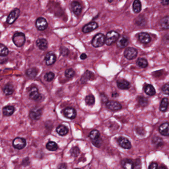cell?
<instances>
[{"mask_svg": "<svg viewBox=\"0 0 169 169\" xmlns=\"http://www.w3.org/2000/svg\"><path fill=\"white\" fill-rule=\"evenodd\" d=\"M89 137L90 138L93 144L96 147H100L102 145V139L101 138V135L99 131L94 129L89 133Z\"/></svg>", "mask_w": 169, "mask_h": 169, "instance_id": "6da1fadb", "label": "cell"}, {"mask_svg": "<svg viewBox=\"0 0 169 169\" xmlns=\"http://www.w3.org/2000/svg\"><path fill=\"white\" fill-rule=\"evenodd\" d=\"M13 41L18 47H21L26 42V36L23 33L16 32L13 36Z\"/></svg>", "mask_w": 169, "mask_h": 169, "instance_id": "7a4b0ae2", "label": "cell"}, {"mask_svg": "<svg viewBox=\"0 0 169 169\" xmlns=\"http://www.w3.org/2000/svg\"><path fill=\"white\" fill-rule=\"evenodd\" d=\"M119 34L115 31H111L107 33L105 37V43L108 46L112 45L116 42L119 38Z\"/></svg>", "mask_w": 169, "mask_h": 169, "instance_id": "3957f363", "label": "cell"}, {"mask_svg": "<svg viewBox=\"0 0 169 169\" xmlns=\"http://www.w3.org/2000/svg\"><path fill=\"white\" fill-rule=\"evenodd\" d=\"M91 43L94 47H101L105 43V36L102 33L97 34L93 38Z\"/></svg>", "mask_w": 169, "mask_h": 169, "instance_id": "277c9868", "label": "cell"}, {"mask_svg": "<svg viewBox=\"0 0 169 169\" xmlns=\"http://www.w3.org/2000/svg\"><path fill=\"white\" fill-rule=\"evenodd\" d=\"M20 9L17 8L13 9V11H11L7 16V22L9 24H13L18 19V16H20Z\"/></svg>", "mask_w": 169, "mask_h": 169, "instance_id": "5b68a950", "label": "cell"}, {"mask_svg": "<svg viewBox=\"0 0 169 169\" xmlns=\"http://www.w3.org/2000/svg\"><path fill=\"white\" fill-rule=\"evenodd\" d=\"M28 96L29 98L33 100H40L41 98V95L39 92L38 89L35 86H32V87L29 88L28 91Z\"/></svg>", "mask_w": 169, "mask_h": 169, "instance_id": "8992f818", "label": "cell"}, {"mask_svg": "<svg viewBox=\"0 0 169 169\" xmlns=\"http://www.w3.org/2000/svg\"><path fill=\"white\" fill-rule=\"evenodd\" d=\"M26 145V141L24 138L18 137L13 141V145L15 149L21 150L24 149Z\"/></svg>", "mask_w": 169, "mask_h": 169, "instance_id": "52a82bcc", "label": "cell"}, {"mask_svg": "<svg viewBox=\"0 0 169 169\" xmlns=\"http://www.w3.org/2000/svg\"><path fill=\"white\" fill-rule=\"evenodd\" d=\"M138 52L136 49L134 48H127L125 49L124 52V56L128 60H133L137 56Z\"/></svg>", "mask_w": 169, "mask_h": 169, "instance_id": "ba28073f", "label": "cell"}, {"mask_svg": "<svg viewBox=\"0 0 169 169\" xmlns=\"http://www.w3.org/2000/svg\"><path fill=\"white\" fill-rule=\"evenodd\" d=\"M63 113L65 118L71 120L74 119L76 116V110L73 108H65L63 110Z\"/></svg>", "mask_w": 169, "mask_h": 169, "instance_id": "9c48e42d", "label": "cell"}, {"mask_svg": "<svg viewBox=\"0 0 169 169\" xmlns=\"http://www.w3.org/2000/svg\"><path fill=\"white\" fill-rule=\"evenodd\" d=\"M35 25L37 28L40 30L43 31L45 30L48 26V23L47 20H46L45 18L40 17L38 18L36 20Z\"/></svg>", "mask_w": 169, "mask_h": 169, "instance_id": "30bf717a", "label": "cell"}, {"mask_svg": "<svg viewBox=\"0 0 169 169\" xmlns=\"http://www.w3.org/2000/svg\"><path fill=\"white\" fill-rule=\"evenodd\" d=\"M42 111L41 109L35 108L29 113V116L30 119L33 121H37L39 120L42 116Z\"/></svg>", "mask_w": 169, "mask_h": 169, "instance_id": "8fae6325", "label": "cell"}, {"mask_svg": "<svg viewBox=\"0 0 169 169\" xmlns=\"http://www.w3.org/2000/svg\"><path fill=\"white\" fill-rule=\"evenodd\" d=\"M106 107L112 111H118L122 108V106L119 102L116 101H109L106 103Z\"/></svg>", "mask_w": 169, "mask_h": 169, "instance_id": "7c38bea8", "label": "cell"}, {"mask_svg": "<svg viewBox=\"0 0 169 169\" xmlns=\"http://www.w3.org/2000/svg\"><path fill=\"white\" fill-rule=\"evenodd\" d=\"M117 141L120 146L124 149H130L131 148V142L127 138L124 137H120L118 139Z\"/></svg>", "mask_w": 169, "mask_h": 169, "instance_id": "4fadbf2b", "label": "cell"}, {"mask_svg": "<svg viewBox=\"0 0 169 169\" xmlns=\"http://www.w3.org/2000/svg\"><path fill=\"white\" fill-rule=\"evenodd\" d=\"M71 9L75 15L78 16L80 15L82 11V7L79 3L73 1L71 3Z\"/></svg>", "mask_w": 169, "mask_h": 169, "instance_id": "5bb4252c", "label": "cell"}, {"mask_svg": "<svg viewBox=\"0 0 169 169\" xmlns=\"http://www.w3.org/2000/svg\"><path fill=\"white\" fill-rule=\"evenodd\" d=\"M98 27V24L95 22H91L84 26L82 28V31L85 33H89L97 29Z\"/></svg>", "mask_w": 169, "mask_h": 169, "instance_id": "9a60e30c", "label": "cell"}, {"mask_svg": "<svg viewBox=\"0 0 169 169\" xmlns=\"http://www.w3.org/2000/svg\"><path fill=\"white\" fill-rule=\"evenodd\" d=\"M56 61V56L53 52H49L46 55L45 61L48 65H52Z\"/></svg>", "mask_w": 169, "mask_h": 169, "instance_id": "2e32d148", "label": "cell"}, {"mask_svg": "<svg viewBox=\"0 0 169 169\" xmlns=\"http://www.w3.org/2000/svg\"><path fill=\"white\" fill-rule=\"evenodd\" d=\"M138 40L143 44H148L151 41V37L148 33L146 32H141L138 34Z\"/></svg>", "mask_w": 169, "mask_h": 169, "instance_id": "e0dca14e", "label": "cell"}, {"mask_svg": "<svg viewBox=\"0 0 169 169\" xmlns=\"http://www.w3.org/2000/svg\"><path fill=\"white\" fill-rule=\"evenodd\" d=\"M121 165L124 169H134V163L129 159H124L121 161Z\"/></svg>", "mask_w": 169, "mask_h": 169, "instance_id": "ac0fdd59", "label": "cell"}, {"mask_svg": "<svg viewBox=\"0 0 169 169\" xmlns=\"http://www.w3.org/2000/svg\"><path fill=\"white\" fill-rule=\"evenodd\" d=\"M159 131L161 135L164 136H169V123H165L160 125Z\"/></svg>", "mask_w": 169, "mask_h": 169, "instance_id": "d6986e66", "label": "cell"}, {"mask_svg": "<svg viewBox=\"0 0 169 169\" xmlns=\"http://www.w3.org/2000/svg\"><path fill=\"white\" fill-rule=\"evenodd\" d=\"M117 86L120 89L125 90L129 89L130 87V83L127 80L124 79H121L117 81Z\"/></svg>", "mask_w": 169, "mask_h": 169, "instance_id": "ffe728a7", "label": "cell"}, {"mask_svg": "<svg viewBox=\"0 0 169 169\" xmlns=\"http://www.w3.org/2000/svg\"><path fill=\"white\" fill-rule=\"evenodd\" d=\"M36 46L39 48V49L41 50H45L47 48L48 43L47 41L44 38H40L38 39L36 42Z\"/></svg>", "mask_w": 169, "mask_h": 169, "instance_id": "44dd1931", "label": "cell"}, {"mask_svg": "<svg viewBox=\"0 0 169 169\" xmlns=\"http://www.w3.org/2000/svg\"><path fill=\"white\" fill-rule=\"evenodd\" d=\"M2 111L4 116H11L15 112V107L13 106H7L3 108Z\"/></svg>", "mask_w": 169, "mask_h": 169, "instance_id": "7402d4cb", "label": "cell"}, {"mask_svg": "<svg viewBox=\"0 0 169 169\" xmlns=\"http://www.w3.org/2000/svg\"><path fill=\"white\" fill-rule=\"evenodd\" d=\"M38 70L35 67H31L27 69L26 71V75L28 77L31 79H34L36 77L38 74Z\"/></svg>", "mask_w": 169, "mask_h": 169, "instance_id": "603a6c76", "label": "cell"}, {"mask_svg": "<svg viewBox=\"0 0 169 169\" xmlns=\"http://www.w3.org/2000/svg\"><path fill=\"white\" fill-rule=\"evenodd\" d=\"M57 133L61 136H65L69 133V129L65 125H60L56 129Z\"/></svg>", "mask_w": 169, "mask_h": 169, "instance_id": "cb8c5ba5", "label": "cell"}, {"mask_svg": "<svg viewBox=\"0 0 169 169\" xmlns=\"http://www.w3.org/2000/svg\"><path fill=\"white\" fill-rule=\"evenodd\" d=\"M129 40L125 37H122L119 39L117 42V46L120 48H124L127 46Z\"/></svg>", "mask_w": 169, "mask_h": 169, "instance_id": "d4e9b609", "label": "cell"}, {"mask_svg": "<svg viewBox=\"0 0 169 169\" xmlns=\"http://www.w3.org/2000/svg\"><path fill=\"white\" fill-rule=\"evenodd\" d=\"M144 91L146 94L149 96H153L156 93L155 89L151 84H147L145 86L144 88Z\"/></svg>", "mask_w": 169, "mask_h": 169, "instance_id": "484cf974", "label": "cell"}, {"mask_svg": "<svg viewBox=\"0 0 169 169\" xmlns=\"http://www.w3.org/2000/svg\"><path fill=\"white\" fill-rule=\"evenodd\" d=\"M169 105V100L168 98H164L162 99L160 104V110L162 112L167 111Z\"/></svg>", "mask_w": 169, "mask_h": 169, "instance_id": "4316f807", "label": "cell"}, {"mask_svg": "<svg viewBox=\"0 0 169 169\" xmlns=\"http://www.w3.org/2000/svg\"><path fill=\"white\" fill-rule=\"evenodd\" d=\"M14 91L13 86L12 84L10 83H8L6 84L3 89V92L4 94L6 95H10L13 94Z\"/></svg>", "mask_w": 169, "mask_h": 169, "instance_id": "83f0119b", "label": "cell"}, {"mask_svg": "<svg viewBox=\"0 0 169 169\" xmlns=\"http://www.w3.org/2000/svg\"><path fill=\"white\" fill-rule=\"evenodd\" d=\"M160 26L163 29H169V16L168 15H167L161 20Z\"/></svg>", "mask_w": 169, "mask_h": 169, "instance_id": "f1b7e54d", "label": "cell"}, {"mask_svg": "<svg viewBox=\"0 0 169 169\" xmlns=\"http://www.w3.org/2000/svg\"><path fill=\"white\" fill-rule=\"evenodd\" d=\"M133 10L135 13H139L141 10V4L138 0H135L133 5Z\"/></svg>", "mask_w": 169, "mask_h": 169, "instance_id": "f546056e", "label": "cell"}, {"mask_svg": "<svg viewBox=\"0 0 169 169\" xmlns=\"http://www.w3.org/2000/svg\"><path fill=\"white\" fill-rule=\"evenodd\" d=\"M46 148L49 151H56L58 149V146L55 142L49 141L46 144Z\"/></svg>", "mask_w": 169, "mask_h": 169, "instance_id": "4dcf8cb0", "label": "cell"}, {"mask_svg": "<svg viewBox=\"0 0 169 169\" xmlns=\"http://www.w3.org/2000/svg\"><path fill=\"white\" fill-rule=\"evenodd\" d=\"M9 53V51L7 47L2 44H0V56H7Z\"/></svg>", "mask_w": 169, "mask_h": 169, "instance_id": "1f68e13d", "label": "cell"}, {"mask_svg": "<svg viewBox=\"0 0 169 169\" xmlns=\"http://www.w3.org/2000/svg\"><path fill=\"white\" fill-rule=\"evenodd\" d=\"M136 64L139 67L142 68H145L148 66V62L147 60L144 58L138 59Z\"/></svg>", "mask_w": 169, "mask_h": 169, "instance_id": "d6a6232c", "label": "cell"}, {"mask_svg": "<svg viewBox=\"0 0 169 169\" xmlns=\"http://www.w3.org/2000/svg\"><path fill=\"white\" fill-rule=\"evenodd\" d=\"M86 104L87 105L92 106L94 105L95 103V97L92 95H87L86 97Z\"/></svg>", "mask_w": 169, "mask_h": 169, "instance_id": "836d02e7", "label": "cell"}, {"mask_svg": "<svg viewBox=\"0 0 169 169\" xmlns=\"http://www.w3.org/2000/svg\"><path fill=\"white\" fill-rule=\"evenodd\" d=\"M91 73H92L90 71H87L86 72L85 74L83 75V76L81 78L80 81L82 82V83H86L87 82V80H89L91 78V76L93 75H90Z\"/></svg>", "mask_w": 169, "mask_h": 169, "instance_id": "e575fe53", "label": "cell"}, {"mask_svg": "<svg viewBox=\"0 0 169 169\" xmlns=\"http://www.w3.org/2000/svg\"><path fill=\"white\" fill-rule=\"evenodd\" d=\"M139 104L142 107H145L148 104V100L144 97L140 96L138 98Z\"/></svg>", "mask_w": 169, "mask_h": 169, "instance_id": "d590c367", "label": "cell"}, {"mask_svg": "<svg viewBox=\"0 0 169 169\" xmlns=\"http://www.w3.org/2000/svg\"><path fill=\"white\" fill-rule=\"evenodd\" d=\"M55 77V74L52 72H48L46 73L45 75H44V79L46 81L50 82L52 80H53Z\"/></svg>", "mask_w": 169, "mask_h": 169, "instance_id": "8d00e7d4", "label": "cell"}, {"mask_svg": "<svg viewBox=\"0 0 169 169\" xmlns=\"http://www.w3.org/2000/svg\"><path fill=\"white\" fill-rule=\"evenodd\" d=\"M75 71H73L72 69H67L65 71V76L67 78H72L75 75Z\"/></svg>", "mask_w": 169, "mask_h": 169, "instance_id": "74e56055", "label": "cell"}, {"mask_svg": "<svg viewBox=\"0 0 169 169\" xmlns=\"http://www.w3.org/2000/svg\"><path fill=\"white\" fill-rule=\"evenodd\" d=\"M79 153H80V150H79V149L78 147H73V148H71V155H72L73 157H76L78 155H79Z\"/></svg>", "mask_w": 169, "mask_h": 169, "instance_id": "f35d334b", "label": "cell"}, {"mask_svg": "<svg viewBox=\"0 0 169 169\" xmlns=\"http://www.w3.org/2000/svg\"><path fill=\"white\" fill-rule=\"evenodd\" d=\"M169 84L167 83L165 84L164 86H163L162 87V92L164 94H165L169 95Z\"/></svg>", "mask_w": 169, "mask_h": 169, "instance_id": "ab89813d", "label": "cell"}, {"mask_svg": "<svg viewBox=\"0 0 169 169\" xmlns=\"http://www.w3.org/2000/svg\"><path fill=\"white\" fill-rule=\"evenodd\" d=\"M68 53H69V51H68V50L66 48H61V54L62 55H63L64 56H65L67 55Z\"/></svg>", "mask_w": 169, "mask_h": 169, "instance_id": "60d3db41", "label": "cell"}, {"mask_svg": "<svg viewBox=\"0 0 169 169\" xmlns=\"http://www.w3.org/2000/svg\"><path fill=\"white\" fill-rule=\"evenodd\" d=\"M100 96H101V99L102 102L106 103L108 101V98L106 95L104 94H101Z\"/></svg>", "mask_w": 169, "mask_h": 169, "instance_id": "b9f144b4", "label": "cell"}, {"mask_svg": "<svg viewBox=\"0 0 169 169\" xmlns=\"http://www.w3.org/2000/svg\"><path fill=\"white\" fill-rule=\"evenodd\" d=\"M149 169H159L158 164L156 163H152L149 166Z\"/></svg>", "mask_w": 169, "mask_h": 169, "instance_id": "7bdbcfd3", "label": "cell"}, {"mask_svg": "<svg viewBox=\"0 0 169 169\" xmlns=\"http://www.w3.org/2000/svg\"><path fill=\"white\" fill-rule=\"evenodd\" d=\"M7 59L5 57L0 56V64H3L7 62Z\"/></svg>", "mask_w": 169, "mask_h": 169, "instance_id": "ee69618b", "label": "cell"}, {"mask_svg": "<svg viewBox=\"0 0 169 169\" xmlns=\"http://www.w3.org/2000/svg\"><path fill=\"white\" fill-rule=\"evenodd\" d=\"M58 169H67V166L65 163L60 164L58 166Z\"/></svg>", "mask_w": 169, "mask_h": 169, "instance_id": "f6af8a7d", "label": "cell"}, {"mask_svg": "<svg viewBox=\"0 0 169 169\" xmlns=\"http://www.w3.org/2000/svg\"><path fill=\"white\" fill-rule=\"evenodd\" d=\"M80 58L81 60H85L87 58V55L86 54H84V53L82 54L81 55V56H80Z\"/></svg>", "mask_w": 169, "mask_h": 169, "instance_id": "bcb514c9", "label": "cell"}, {"mask_svg": "<svg viewBox=\"0 0 169 169\" xmlns=\"http://www.w3.org/2000/svg\"><path fill=\"white\" fill-rule=\"evenodd\" d=\"M161 3L163 5H168L169 4V2L168 1H162Z\"/></svg>", "mask_w": 169, "mask_h": 169, "instance_id": "7dc6e473", "label": "cell"}, {"mask_svg": "<svg viewBox=\"0 0 169 169\" xmlns=\"http://www.w3.org/2000/svg\"><path fill=\"white\" fill-rule=\"evenodd\" d=\"M159 169H168L166 167V166H161L160 167V168Z\"/></svg>", "mask_w": 169, "mask_h": 169, "instance_id": "c3c4849f", "label": "cell"}, {"mask_svg": "<svg viewBox=\"0 0 169 169\" xmlns=\"http://www.w3.org/2000/svg\"><path fill=\"white\" fill-rule=\"evenodd\" d=\"M113 2L112 1H108V2H109V3H111V2Z\"/></svg>", "mask_w": 169, "mask_h": 169, "instance_id": "681fc988", "label": "cell"}, {"mask_svg": "<svg viewBox=\"0 0 169 169\" xmlns=\"http://www.w3.org/2000/svg\"><path fill=\"white\" fill-rule=\"evenodd\" d=\"M78 169V168H76V169Z\"/></svg>", "mask_w": 169, "mask_h": 169, "instance_id": "f907efd6", "label": "cell"}]
</instances>
